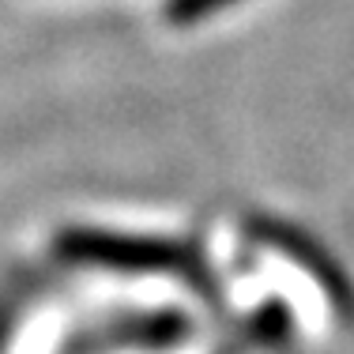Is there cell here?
Listing matches in <instances>:
<instances>
[{
    "instance_id": "2",
    "label": "cell",
    "mask_w": 354,
    "mask_h": 354,
    "mask_svg": "<svg viewBox=\"0 0 354 354\" xmlns=\"http://www.w3.org/2000/svg\"><path fill=\"white\" fill-rule=\"evenodd\" d=\"M264 238H272L279 249H286V257H294V260H301V264L309 268V272L317 275V279H328L324 286H332V294L335 298H347V290H343V275L332 268V260H324V257H317V249H309L301 238H294L290 230H283V226H257Z\"/></svg>"
},
{
    "instance_id": "1",
    "label": "cell",
    "mask_w": 354,
    "mask_h": 354,
    "mask_svg": "<svg viewBox=\"0 0 354 354\" xmlns=\"http://www.w3.org/2000/svg\"><path fill=\"white\" fill-rule=\"evenodd\" d=\"M57 252L83 264H106L124 272H158L181 268L185 249L162 238H136V234H106V230H64L57 238Z\"/></svg>"
},
{
    "instance_id": "3",
    "label": "cell",
    "mask_w": 354,
    "mask_h": 354,
    "mask_svg": "<svg viewBox=\"0 0 354 354\" xmlns=\"http://www.w3.org/2000/svg\"><path fill=\"white\" fill-rule=\"evenodd\" d=\"M234 4V0H166V19L177 23V27H189V23L207 19L218 8Z\"/></svg>"
}]
</instances>
